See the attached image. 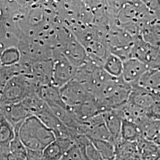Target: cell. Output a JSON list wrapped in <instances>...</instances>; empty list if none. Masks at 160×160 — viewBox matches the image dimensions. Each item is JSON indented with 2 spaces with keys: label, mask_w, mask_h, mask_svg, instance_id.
I'll return each instance as SVG.
<instances>
[{
  "label": "cell",
  "mask_w": 160,
  "mask_h": 160,
  "mask_svg": "<svg viewBox=\"0 0 160 160\" xmlns=\"http://www.w3.org/2000/svg\"><path fill=\"white\" fill-rule=\"evenodd\" d=\"M28 150L42 152L56 137L54 133L35 116H30L15 129Z\"/></svg>",
  "instance_id": "cell-1"
},
{
  "label": "cell",
  "mask_w": 160,
  "mask_h": 160,
  "mask_svg": "<svg viewBox=\"0 0 160 160\" xmlns=\"http://www.w3.org/2000/svg\"><path fill=\"white\" fill-rule=\"evenodd\" d=\"M38 89L30 74L18 73L8 80L0 92V106L4 107L21 102L38 94Z\"/></svg>",
  "instance_id": "cell-2"
},
{
  "label": "cell",
  "mask_w": 160,
  "mask_h": 160,
  "mask_svg": "<svg viewBox=\"0 0 160 160\" xmlns=\"http://www.w3.org/2000/svg\"><path fill=\"white\" fill-rule=\"evenodd\" d=\"M138 36H134L116 26L108 29L106 44L109 52L123 61L133 57V52Z\"/></svg>",
  "instance_id": "cell-3"
},
{
  "label": "cell",
  "mask_w": 160,
  "mask_h": 160,
  "mask_svg": "<svg viewBox=\"0 0 160 160\" xmlns=\"http://www.w3.org/2000/svg\"><path fill=\"white\" fill-rule=\"evenodd\" d=\"M61 98L71 112L77 109L92 94L78 81L73 79L59 88Z\"/></svg>",
  "instance_id": "cell-4"
},
{
  "label": "cell",
  "mask_w": 160,
  "mask_h": 160,
  "mask_svg": "<svg viewBox=\"0 0 160 160\" xmlns=\"http://www.w3.org/2000/svg\"><path fill=\"white\" fill-rule=\"evenodd\" d=\"M53 86L61 88L74 79L77 67L59 52H55L52 59Z\"/></svg>",
  "instance_id": "cell-5"
},
{
  "label": "cell",
  "mask_w": 160,
  "mask_h": 160,
  "mask_svg": "<svg viewBox=\"0 0 160 160\" xmlns=\"http://www.w3.org/2000/svg\"><path fill=\"white\" fill-rule=\"evenodd\" d=\"M58 52L77 67L83 65L88 59V56L84 47L71 32L62 42Z\"/></svg>",
  "instance_id": "cell-6"
},
{
  "label": "cell",
  "mask_w": 160,
  "mask_h": 160,
  "mask_svg": "<svg viewBox=\"0 0 160 160\" xmlns=\"http://www.w3.org/2000/svg\"><path fill=\"white\" fill-rule=\"evenodd\" d=\"M26 99L19 103L2 107L4 118L14 129L20 126L27 118L33 116L29 103Z\"/></svg>",
  "instance_id": "cell-7"
},
{
  "label": "cell",
  "mask_w": 160,
  "mask_h": 160,
  "mask_svg": "<svg viewBox=\"0 0 160 160\" xmlns=\"http://www.w3.org/2000/svg\"><path fill=\"white\" fill-rule=\"evenodd\" d=\"M149 69L148 66L135 58H131L123 61L122 78L129 86H137Z\"/></svg>",
  "instance_id": "cell-8"
},
{
  "label": "cell",
  "mask_w": 160,
  "mask_h": 160,
  "mask_svg": "<svg viewBox=\"0 0 160 160\" xmlns=\"http://www.w3.org/2000/svg\"><path fill=\"white\" fill-rule=\"evenodd\" d=\"M159 100V92L150 90L142 87L135 86L132 87L128 102L146 111L155 102Z\"/></svg>",
  "instance_id": "cell-9"
},
{
  "label": "cell",
  "mask_w": 160,
  "mask_h": 160,
  "mask_svg": "<svg viewBox=\"0 0 160 160\" xmlns=\"http://www.w3.org/2000/svg\"><path fill=\"white\" fill-rule=\"evenodd\" d=\"M83 123L86 126L85 135L90 139L105 140L113 142L112 138L106 125L103 114L96 116L83 122Z\"/></svg>",
  "instance_id": "cell-10"
},
{
  "label": "cell",
  "mask_w": 160,
  "mask_h": 160,
  "mask_svg": "<svg viewBox=\"0 0 160 160\" xmlns=\"http://www.w3.org/2000/svg\"><path fill=\"white\" fill-rule=\"evenodd\" d=\"M30 74L39 88L53 85L52 59L42 61L31 65Z\"/></svg>",
  "instance_id": "cell-11"
},
{
  "label": "cell",
  "mask_w": 160,
  "mask_h": 160,
  "mask_svg": "<svg viewBox=\"0 0 160 160\" xmlns=\"http://www.w3.org/2000/svg\"><path fill=\"white\" fill-rule=\"evenodd\" d=\"M75 141L69 138H56L42 153V160H61L73 145Z\"/></svg>",
  "instance_id": "cell-12"
},
{
  "label": "cell",
  "mask_w": 160,
  "mask_h": 160,
  "mask_svg": "<svg viewBox=\"0 0 160 160\" xmlns=\"http://www.w3.org/2000/svg\"><path fill=\"white\" fill-rule=\"evenodd\" d=\"M15 135L14 128L4 118L0 123V160H8Z\"/></svg>",
  "instance_id": "cell-13"
},
{
  "label": "cell",
  "mask_w": 160,
  "mask_h": 160,
  "mask_svg": "<svg viewBox=\"0 0 160 160\" xmlns=\"http://www.w3.org/2000/svg\"><path fill=\"white\" fill-rule=\"evenodd\" d=\"M75 144L80 151L83 160H103L92 140L86 135H77L75 138Z\"/></svg>",
  "instance_id": "cell-14"
},
{
  "label": "cell",
  "mask_w": 160,
  "mask_h": 160,
  "mask_svg": "<svg viewBox=\"0 0 160 160\" xmlns=\"http://www.w3.org/2000/svg\"><path fill=\"white\" fill-rule=\"evenodd\" d=\"M103 117L109 132L112 138L114 144L120 141V131L122 119L116 110L103 113Z\"/></svg>",
  "instance_id": "cell-15"
},
{
  "label": "cell",
  "mask_w": 160,
  "mask_h": 160,
  "mask_svg": "<svg viewBox=\"0 0 160 160\" xmlns=\"http://www.w3.org/2000/svg\"><path fill=\"white\" fill-rule=\"evenodd\" d=\"M143 138L154 142L160 131V121L150 119L147 116L140 120L137 124Z\"/></svg>",
  "instance_id": "cell-16"
},
{
  "label": "cell",
  "mask_w": 160,
  "mask_h": 160,
  "mask_svg": "<svg viewBox=\"0 0 160 160\" xmlns=\"http://www.w3.org/2000/svg\"><path fill=\"white\" fill-rule=\"evenodd\" d=\"M137 86L160 93V68L149 69L143 75Z\"/></svg>",
  "instance_id": "cell-17"
},
{
  "label": "cell",
  "mask_w": 160,
  "mask_h": 160,
  "mask_svg": "<svg viewBox=\"0 0 160 160\" xmlns=\"http://www.w3.org/2000/svg\"><path fill=\"white\" fill-rule=\"evenodd\" d=\"M123 65V61L110 53L104 60L102 68L110 75L119 78L121 77L122 75Z\"/></svg>",
  "instance_id": "cell-18"
},
{
  "label": "cell",
  "mask_w": 160,
  "mask_h": 160,
  "mask_svg": "<svg viewBox=\"0 0 160 160\" xmlns=\"http://www.w3.org/2000/svg\"><path fill=\"white\" fill-rule=\"evenodd\" d=\"M120 137L122 140L132 142H136L139 139L142 137L137 125L125 120H122Z\"/></svg>",
  "instance_id": "cell-19"
},
{
  "label": "cell",
  "mask_w": 160,
  "mask_h": 160,
  "mask_svg": "<svg viewBox=\"0 0 160 160\" xmlns=\"http://www.w3.org/2000/svg\"><path fill=\"white\" fill-rule=\"evenodd\" d=\"M114 145L116 147V158L128 160L139 155L136 142H128L121 139Z\"/></svg>",
  "instance_id": "cell-20"
},
{
  "label": "cell",
  "mask_w": 160,
  "mask_h": 160,
  "mask_svg": "<svg viewBox=\"0 0 160 160\" xmlns=\"http://www.w3.org/2000/svg\"><path fill=\"white\" fill-rule=\"evenodd\" d=\"M19 40L5 23L0 22V55L6 49L17 47Z\"/></svg>",
  "instance_id": "cell-21"
},
{
  "label": "cell",
  "mask_w": 160,
  "mask_h": 160,
  "mask_svg": "<svg viewBox=\"0 0 160 160\" xmlns=\"http://www.w3.org/2000/svg\"><path fill=\"white\" fill-rule=\"evenodd\" d=\"M103 160H114L116 158V147L114 143L109 141L91 139Z\"/></svg>",
  "instance_id": "cell-22"
},
{
  "label": "cell",
  "mask_w": 160,
  "mask_h": 160,
  "mask_svg": "<svg viewBox=\"0 0 160 160\" xmlns=\"http://www.w3.org/2000/svg\"><path fill=\"white\" fill-rule=\"evenodd\" d=\"M7 160H28V150L20 140L17 131L11 143L10 153Z\"/></svg>",
  "instance_id": "cell-23"
},
{
  "label": "cell",
  "mask_w": 160,
  "mask_h": 160,
  "mask_svg": "<svg viewBox=\"0 0 160 160\" xmlns=\"http://www.w3.org/2000/svg\"><path fill=\"white\" fill-rule=\"evenodd\" d=\"M20 54L17 47L6 49L0 55V63L1 66H12L20 62Z\"/></svg>",
  "instance_id": "cell-24"
},
{
  "label": "cell",
  "mask_w": 160,
  "mask_h": 160,
  "mask_svg": "<svg viewBox=\"0 0 160 160\" xmlns=\"http://www.w3.org/2000/svg\"><path fill=\"white\" fill-rule=\"evenodd\" d=\"M145 112L147 116L149 118L160 121V100L155 102Z\"/></svg>",
  "instance_id": "cell-25"
},
{
  "label": "cell",
  "mask_w": 160,
  "mask_h": 160,
  "mask_svg": "<svg viewBox=\"0 0 160 160\" xmlns=\"http://www.w3.org/2000/svg\"><path fill=\"white\" fill-rule=\"evenodd\" d=\"M61 160H83L77 146L74 144L63 155Z\"/></svg>",
  "instance_id": "cell-26"
},
{
  "label": "cell",
  "mask_w": 160,
  "mask_h": 160,
  "mask_svg": "<svg viewBox=\"0 0 160 160\" xmlns=\"http://www.w3.org/2000/svg\"><path fill=\"white\" fill-rule=\"evenodd\" d=\"M154 142L156 145H157L158 147H160V131L158 135L157 136V137L156 138V139H155Z\"/></svg>",
  "instance_id": "cell-27"
},
{
  "label": "cell",
  "mask_w": 160,
  "mask_h": 160,
  "mask_svg": "<svg viewBox=\"0 0 160 160\" xmlns=\"http://www.w3.org/2000/svg\"><path fill=\"white\" fill-rule=\"evenodd\" d=\"M4 118V114H3L2 109V107L0 106V123L1 122V121Z\"/></svg>",
  "instance_id": "cell-28"
},
{
  "label": "cell",
  "mask_w": 160,
  "mask_h": 160,
  "mask_svg": "<svg viewBox=\"0 0 160 160\" xmlns=\"http://www.w3.org/2000/svg\"><path fill=\"white\" fill-rule=\"evenodd\" d=\"M128 160H141V159L139 155H137V156H135L134 157H132L130 159H128Z\"/></svg>",
  "instance_id": "cell-29"
},
{
  "label": "cell",
  "mask_w": 160,
  "mask_h": 160,
  "mask_svg": "<svg viewBox=\"0 0 160 160\" xmlns=\"http://www.w3.org/2000/svg\"><path fill=\"white\" fill-rule=\"evenodd\" d=\"M158 152H159V154H160V147H159V149H158Z\"/></svg>",
  "instance_id": "cell-30"
},
{
  "label": "cell",
  "mask_w": 160,
  "mask_h": 160,
  "mask_svg": "<svg viewBox=\"0 0 160 160\" xmlns=\"http://www.w3.org/2000/svg\"><path fill=\"white\" fill-rule=\"evenodd\" d=\"M0 66H1V63H0Z\"/></svg>",
  "instance_id": "cell-31"
}]
</instances>
